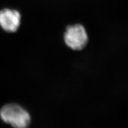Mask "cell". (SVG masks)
<instances>
[{"label":"cell","mask_w":128,"mask_h":128,"mask_svg":"<svg viewBox=\"0 0 128 128\" xmlns=\"http://www.w3.org/2000/svg\"><path fill=\"white\" fill-rule=\"evenodd\" d=\"M0 118L6 123L17 128L28 127L31 121L28 112L16 104H9L3 106L0 110Z\"/></svg>","instance_id":"cell-1"},{"label":"cell","mask_w":128,"mask_h":128,"mask_svg":"<svg viewBox=\"0 0 128 128\" xmlns=\"http://www.w3.org/2000/svg\"><path fill=\"white\" fill-rule=\"evenodd\" d=\"M22 16L16 10L3 9L0 10V26L5 31L14 33L20 25Z\"/></svg>","instance_id":"cell-3"},{"label":"cell","mask_w":128,"mask_h":128,"mask_svg":"<svg viewBox=\"0 0 128 128\" xmlns=\"http://www.w3.org/2000/svg\"><path fill=\"white\" fill-rule=\"evenodd\" d=\"M66 44L72 50L80 51L83 49L88 42L86 31L81 24L68 26L64 33Z\"/></svg>","instance_id":"cell-2"}]
</instances>
